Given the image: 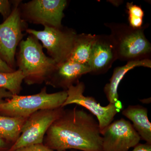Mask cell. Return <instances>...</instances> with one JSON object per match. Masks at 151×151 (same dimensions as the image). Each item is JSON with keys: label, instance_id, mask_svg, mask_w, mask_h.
<instances>
[{"label": "cell", "instance_id": "44dd1931", "mask_svg": "<svg viewBox=\"0 0 151 151\" xmlns=\"http://www.w3.org/2000/svg\"><path fill=\"white\" fill-rule=\"evenodd\" d=\"M13 94L5 89L0 88V104L4 103L6 99H10Z\"/></svg>", "mask_w": 151, "mask_h": 151}, {"label": "cell", "instance_id": "7a4b0ae2", "mask_svg": "<svg viewBox=\"0 0 151 151\" xmlns=\"http://www.w3.org/2000/svg\"><path fill=\"white\" fill-rule=\"evenodd\" d=\"M19 46L16 61L18 70L21 71L24 77V81L29 85L45 82L56 63L45 54L42 45L33 35L22 40Z\"/></svg>", "mask_w": 151, "mask_h": 151}, {"label": "cell", "instance_id": "5bb4252c", "mask_svg": "<svg viewBox=\"0 0 151 151\" xmlns=\"http://www.w3.org/2000/svg\"><path fill=\"white\" fill-rule=\"evenodd\" d=\"M122 114L133 123V127L147 144L151 145V124L147 108L140 105H129L123 110Z\"/></svg>", "mask_w": 151, "mask_h": 151}, {"label": "cell", "instance_id": "ffe728a7", "mask_svg": "<svg viewBox=\"0 0 151 151\" xmlns=\"http://www.w3.org/2000/svg\"><path fill=\"white\" fill-rule=\"evenodd\" d=\"M14 151H54L43 144H37L20 148Z\"/></svg>", "mask_w": 151, "mask_h": 151}, {"label": "cell", "instance_id": "3957f363", "mask_svg": "<svg viewBox=\"0 0 151 151\" xmlns=\"http://www.w3.org/2000/svg\"><path fill=\"white\" fill-rule=\"evenodd\" d=\"M105 25L111 30L110 35L115 42L118 59L128 62L150 59L151 45L144 32L147 25L139 29L119 23H106Z\"/></svg>", "mask_w": 151, "mask_h": 151}, {"label": "cell", "instance_id": "7c38bea8", "mask_svg": "<svg viewBox=\"0 0 151 151\" xmlns=\"http://www.w3.org/2000/svg\"><path fill=\"white\" fill-rule=\"evenodd\" d=\"M90 72L88 64H78L67 60L57 64L45 83L54 88L67 90L79 82L82 75Z\"/></svg>", "mask_w": 151, "mask_h": 151}, {"label": "cell", "instance_id": "d4e9b609", "mask_svg": "<svg viewBox=\"0 0 151 151\" xmlns=\"http://www.w3.org/2000/svg\"><path fill=\"white\" fill-rule=\"evenodd\" d=\"M65 151H79V150H70V151L68 150H66Z\"/></svg>", "mask_w": 151, "mask_h": 151}, {"label": "cell", "instance_id": "ba28073f", "mask_svg": "<svg viewBox=\"0 0 151 151\" xmlns=\"http://www.w3.org/2000/svg\"><path fill=\"white\" fill-rule=\"evenodd\" d=\"M63 107L38 111L28 117L21 131L19 137L11 146L9 151L20 148L43 144L45 136L52 124L61 116Z\"/></svg>", "mask_w": 151, "mask_h": 151}, {"label": "cell", "instance_id": "30bf717a", "mask_svg": "<svg viewBox=\"0 0 151 151\" xmlns=\"http://www.w3.org/2000/svg\"><path fill=\"white\" fill-rule=\"evenodd\" d=\"M101 134L103 151H129L141 139L131 123L123 118L112 122Z\"/></svg>", "mask_w": 151, "mask_h": 151}, {"label": "cell", "instance_id": "9c48e42d", "mask_svg": "<svg viewBox=\"0 0 151 151\" xmlns=\"http://www.w3.org/2000/svg\"><path fill=\"white\" fill-rule=\"evenodd\" d=\"M85 88L84 83L80 81L70 86L66 90L67 97L62 107L76 104L86 108L97 117L101 132L113 122L116 114L123 110V106L120 101L116 104L101 106L93 97L84 96Z\"/></svg>", "mask_w": 151, "mask_h": 151}, {"label": "cell", "instance_id": "6da1fadb", "mask_svg": "<svg viewBox=\"0 0 151 151\" xmlns=\"http://www.w3.org/2000/svg\"><path fill=\"white\" fill-rule=\"evenodd\" d=\"M43 144L54 151H103L99 124L82 109H64L45 136Z\"/></svg>", "mask_w": 151, "mask_h": 151}, {"label": "cell", "instance_id": "7402d4cb", "mask_svg": "<svg viewBox=\"0 0 151 151\" xmlns=\"http://www.w3.org/2000/svg\"><path fill=\"white\" fill-rule=\"evenodd\" d=\"M132 151H151V145L147 143L138 144Z\"/></svg>", "mask_w": 151, "mask_h": 151}, {"label": "cell", "instance_id": "e0dca14e", "mask_svg": "<svg viewBox=\"0 0 151 151\" xmlns=\"http://www.w3.org/2000/svg\"><path fill=\"white\" fill-rule=\"evenodd\" d=\"M24 79L22 73L19 70L11 73L0 72V88L6 89L13 95H19Z\"/></svg>", "mask_w": 151, "mask_h": 151}, {"label": "cell", "instance_id": "9a60e30c", "mask_svg": "<svg viewBox=\"0 0 151 151\" xmlns=\"http://www.w3.org/2000/svg\"><path fill=\"white\" fill-rule=\"evenodd\" d=\"M95 35L91 34H77L71 54L68 60L78 64H88Z\"/></svg>", "mask_w": 151, "mask_h": 151}, {"label": "cell", "instance_id": "52a82bcc", "mask_svg": "<svg viewBox=\"0 0 151 151\" xmlns=\"http://www.w3.org/2000/svg\"><path fill=\"white\" fill-rule=\"evenodd\" d=\"M67 4L65 0H32L21 3L19 8L22 18L26 22L60 28Z\"/></svg>", "mask_w": 151, "mask_h": 151}, {"label": "cell", "instance_id": "5b68a950", "mask_svg": "<svg viewBox=\"0 0 151 151\" xmlns=\"http://www.w3.org/2000/svg\"><path fill=\"white\" fill-rule=\"evenodd\" d=\"M21 1H13L12 12L0 24V59L14 70L17 67L16 55L27 23L22 19L19 5Z\"/></svg>", "mask_w": 151, "mask_h": 151}, {"label": "cell", "instance_id": "8fae6325", "mask_svg": "<svg viewBox=\"0 0 151 151\" xmlns=\"http://www.w3.org/2000/svg\"><path fill=\"white\" fill-rule=\"evenodd\" d=\"M118 59L116 45L111 35H95L88 64L90 73H106Z\"/></svg>", "mask_w": 151, "mask_h": 151}, {"label": "cell", "instance_id": "ac0fdd59", "mask_svg": "<svg viewBox=\"0 0 151 151\" xmlns=\"http://www.w3.org/2000/svg\"><path fill=\"white\" fill-rule=\"evenodd\" d=\"M126 7L129 15V26L134 29L142 27L144 12L142 8L133 2L127 3Z\"/></svg>", "mask_w": 151, "mask_h": 151}, {"label": "cell", "instance_id": "8992f818", "mask_svg": "<svg viewBox=\"0 0 151 151\" xmlns=\"http://www.w3.org/2000/svg\"><path fill=\"white\" fill-rule=\"evenodd\" d=\"M26 32L41 42L50 57L57 64L62 63L69 58L77 34L74 29L63 27H44L43 30L28 28Z\"/></svg>", "mask_w": 151, "mask_h": 151}, {"label": "cell", "instance_id": "277c9868", "mask_svg": "<svg viewBox=\"0 0 151 151\" xmlns=\"http://www.w3.org/2000/svg\"><path fill=\"white\" fill-rule=\"evenodd\" d=\"M67 97L66 90L48 93L46 86L37 94L30 95H13L0 104V115L28 118L40 110L62 107Z\"/></svg>", "mask_w": 151, "mask_h": 151}, {"label": "cell", "instance_id": "603a6c76", "mask_svg": "<svg viewBox=\"0 0 151 151\" xmlns=\"http://www.w3.org/2000/svg\"><path fill=\"white\" fill-rule=\"evenodd\" d=\"M16 70H14L10 67H9L5 63L0 59V72L2 73H11Z\"/></svg>", "mask_w": 151, "mask_h": 151}, {"label": "cell", "instance_id": "2e32d148", "mask_svg": "<svg viewBox=\"0 0 151 151\" xmlns=\"http://www.w3.org/2000/svg\"><path fill=\"white\" fill-rule=\"evenodd\" d=\"M27 118L0 115V137L12 145L19 137Z\"/></svg>", "mask_w": 151, "mask_h": 151}, {"label": "cell", "instance_id": "cb8c5ba5", "mask_svg": "<svg viewBox=\"0 0 151 151\" xmlns=\"http://www.w3.org/2000/svg\"><path fill=\"white\" fill-rule=\"evenodd\" d=\"M12 146L0 137V151H9Z\"/></svg>", "mask_w": 151, "mask_h": 151}, {"label": "cell", "instance_id": "d6986e66", "mask_svg": "<svg viewBox=\"0 0 151 151\" xmlns=\"http://www.w3.org/2000/svg\"><path fill=\"white\" fill-rule=\"evenodd\" d=\"M13 1L0 0V14L2 16L4 21L10 15L12 9Z\"/></svg>", "mask_w": 151, "mask_h": 151}, {"label": "cell", "instance_id": "4fadbf2b", "mask_svg": "<svg viewBox=\"0 0 151 151\" xmlns=\"http://www.w3.org/2000/svg\"><path fill=\"white\" fill-rule=\"evenodd\" d=\"M151 68L150 59L128 61L126 65L115 68L113 75L104 87V91L109 103L116 104L119 102L118 87L120 82L128 71L137 67Z\"/></svg>", "mask_w": 151, "mask_h": 151}]
</instances>
